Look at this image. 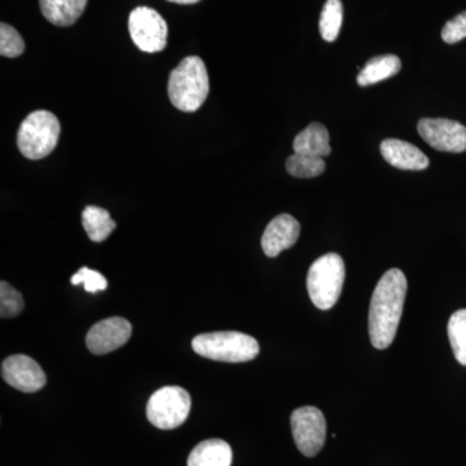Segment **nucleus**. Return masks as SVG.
<instances>
[{
  "label": "nucleus",
  "instance_id": "f257e3e1",
  "mask_svg": "<svg viewBox=\"0 0 466 466\" xmlns=\"http://www.w3.org/2000/svg\"><path fill=\"white\" fill-rule=\"evenodd\" d=\"M407 294V279L398 268H391L380 279L370 308V342L376 349L389 348L397 336L404 300Z\"/></svg>",
  "mask_w": 466,
  "mask_h": 466
},
{
  "label": "nucleus",
  "instance_id": "f03ea898",
  "mask_svg": "<svg viewBox=\"0 0 466 466\" xmlns=\"http://www.w3.org/2000/svg\"><path fill=\"white\" fill-rule=\"evenodd\" d=\"M210 82L204 61L188 56L180 61L168 78V99L175 108L192 113L201 108L208 99Z\"/></svg>",
  "mask_w": 466,
  "mask_h": 466
},
{
  "label": "nucleus",
  "instance_id": "7ed1b4c3",
  "mask_svg": "<svg viewBox=\"0 0 466 466\" xmlns=\"http://www.w3.org/2000/svg\"><path fill=\"white\" fill-rule=\"evenodd\" d=\"M192 348L201 357L226 363H244L259 354L257 339L241 332L200 334L193 339Z\"/></svg>",
  "mask_w": 466,
  "mask_h": 466
},
{
  "label": "nucleus",
  "instance_id": "20e7f679",
  "mask_svg": "<svg viewBox=\"0 0 466 466\" xmlns=\"http://www.w3.org/2000/svg\"><path fill=\"white\" fill-rule=\"evenodd\" d=\"M60 131V122L54 113L35 110L24 119L18 128V150L29 159L47 157L56 148Z\"/></svg>",
  "mask_w": 466,
  "mask_h": 466
},
{
  "label": "nucleus",
  "instance_id": "39448f33",
  "mask_svg": "<svg viewBox=\"0 0 466 466\" xmlns=\"http://www.w3.org/2000/svg\"><path fill=\"white\" fill-rule=\"evenodd\" d=\"M345 275V262L339 254H325L312 263L308 275V290L318 309L325 311L336 305L341 296Z\"/></svg>",
  "mask_w": 466,
  "mask_h": 466
},
{
  "label": "nucleus",
  "instance_id": "423d86ee",
  "mask_svg": "<svg viewBox=\"0 0 466 466\" xmlns=\"http://www.w3.org/2000/svg\"><path fill=\"white\" fill-rule=\"evenodd\" d=\"M188 391L179 386H165L149 398L147 417L149 422L162 431H171L184 424L191 410Z\"/></svg>",
  "mask_w": 466,
  "mask_h": 466
},
{
  "label": "nucleus",
  "instance_id": "0eeeda50",
  "mask_svg": "<svg viewBox=\"0 0 466 466\" xmlns=\"http://www.w3.org/2000/svg\"><path fill=\"white\" fill-rule=\"evenodd\" d=\"M128 32L140 51L155 54L167 47V21L153 8H135L128 17Z\"/></svg>",
  "mask_w": 466,
  "mask_h": 466
},
{
  "label": "nucleus",
  "instance_id": "6e6552de",
  "mask_svg": "<svg viewBox=\"0 0 466 466\" xmlns=\"http://www.w3.org/2000/svg\"><path fill=\"white\" fill-rule=\"evenodd\" d=\"M294 441L303 455L314 458L325 443L327 422L323 412L317 407L306 406L294 410L290 417Z\"/></svg>",
  "mask_w": 466,
  "mask_h": 466
},
{
  "label": "nucleus",
  "instance_id": "1a4fd4ad",
  "mask_svg": "<svg viewBox=\"0 0 466 466\" xmlns=\"http://www.w3.org/2000/svg\"><path fill=\"white\" fill-rule=\"evenodd\" d=\"M420 137L441 152L461 153L466 150V127L446 118H422L417 125Z\"/></svg>",
  "mask_w": 466,
  "mask_h": 466
},
{
  "label": "nucleus",
  "instance_id": "9d476101",
  "mask_svg": "<svg viewBox=\"0 0 466 466\" xmlns=\"http://www.w3.org/2000/svg\"><path fill=\"white\" fill-rule=\"evenodd\" d=\"M2 377L12 388L24 392H35L47 383L45 370L27 355H12L2 364Z\"/></svg>",
  "mask_w": 466,
  "mask_h": 466
},
{
  "label": "nucleus",
  "instance_id": "9b49d317",
  "mask_svg": "<svg viewBox=\"0 0 466 466\" xmlns=\"http://www.w3.org/2000/svg\"><path fill=\"white\" fill-rule=\"evenodd\" d=\"M133 327L124 318L101 320L88 330L86 345L95 355H106L122 348L130 339Z\"/></svg>",
  "mask_w": 466,
  "mask_h": 466
},
{
  "label": "nucleus",
  "instance_id": "f8f14e48",
  "mask_svg": "<svg viewBox=\"0 0 466 466\" xmlns=\"http://www.w3.org/2000/svg\"><path fill=\"white\" fill-rule=\"evenodd\" d=\"M300 225L289 214H280L267 226L262 236V249L267 257L275 258L281 251L290 249L299 241Z\"/></svg>",
  "mask_w": 466,
  "mask_h": 466
},
{
  "label": "nucleus",
  "instance_id": "ddd939ff",
  "mask_svg": "<svg viewBox=\"0 0 466 466\" xmlns=\"http://www.w3.org/2000/svg\"><path fill=\"white\" fill-rule=\"evenodd\" d=\"M381 153L388 164L400 170H425L431 164L417 147L400 139L383 140Z\"/></svg>",
  "mask_w": 466,
  "mask_h": 466
},
{
  "label": "nucleus",
  "instance_id": "4468645a",
  "mask_svg": "<svg viewBox=\"0 0 466 466\" xmlns=\"http://www.w3.org/2000/svg\"><path fill=\"white\" fill-rule=\"evenodd\" d=\"M294 153L325 158L332 153L329 133L324 125L314 122L297 135L293 142Z\"/></svg>",
  "mask_w": 466,
  "mask_h": 466
},
{
  "label": "nucleus",
  "instance_id": "2eb2a0df",
  "mask_svg": "<svg viewBox=\"0 0 466 466\" xmlns=\"http://www.w3.org/2000/svg\"><path fill=\"white\" fill-rule=\"evenodd\" d=\"M187 464L188 466H231V446L222 440L201 441L189 453Z\"/></svg>",
  "mask_w": 466,
  "mask_h": 466
},
{
  "label": "nucleus",
  "instance_id": "dca6fc26",
  "mask_svg": "<svg viewBox=\"0 0 466 466\" xmlns=\"http://www.w3.org/2000/svg\"><path fill=\"white\" fill-rule=\"evenodd\" d=\"M88 0H39L46 20L56 26H70L84 14Z\"/></svg>",
  "mask_w": 466,
  "mask_h": 466
},
{
  "label": "nucleus",
  "instance_id": "f3484780",
  "mask_svg": "<svg viewBox=\"0 0 466 466\" xmlns=\"http://www.w3.org/2000/svg\"><path fill=\"white\" fill-rule=\"evenodd\" d=\"M400 69V58L395 55H382V56L370 58L359 73L358 85L367 87V86L379 84L397 76Z\"/></svg>",
  "mask_w": 466,
  "mask_h": 466
},
{
  "label": "nucleus",
  "instance_id": "a211bd4d",
  "mask_svg": "<svg viewBox=\"0 0 466 466\" xmlns=\"http://www.w3.org/2000/svg\"><path fill=\"white\" fill-rule=\"evenodd\" d=\"M82 225L90 240L94 242L106 240L116 227L109 211L99 207H87L82 211Z\"/></svg>",
  "mask_w": 466,
  "mask_h": 466
},
{
  "label": "nucleus",
  "instance_id": "6ab92c4d",
  "mask_svg": "<svg viewBox=\"0 0 466 466\" xmlns=\"http://www.w3.org/2000/svg\"><path fill=\"white\" fill-rule=\"evenodd\" d=\"M343 5L341 0H327L320 15L319 30L324 41L334 42L341 32Z\"/></svg>",
  "mask_w": 466,
  "mask_h": 466
},
{
  "label": "nucleus",
  "instance_id": "aec40b11",
  "mask_svg": "<svg viewBox=\"0 0 466 466\" xmlns=\"http://www.w3.org/2000/svg\"><path fill=\"white\" fill-rule=\"evenodd\" d=\"M327 164L324 158L314 157V156L300 155L294 153L287 159L288 173L294 177L299 179H309V177H317L325 171Z\"/></svg>",
  "mask_w": 466,
  "mask_h": 466
},
{
  "label": "nucleus",
  "instance_id": "412c9836",
  "mask_svg": "<svg viewBox=\"0 0 466 466\" xmlns=\"http://www.w3.org/2000/svg\"><path fill=\"white\" fill-rule=\"evenodd\" d=\"M449 337L456 360L466 367V309H459L450 318Z\"/></svg>",
  "mask_w": 466,
  "mask_h": 466
},
{
  "label": "nucleus",
  "instance_id": "4be33fe9",
  "mask_svg": "<svg viewBox=\"0 0 466 466\" xmlns=\"http://www.w3.org/2000/svg\"><path fill=\"white\" fill-rule=\"evenodd\" d=\"M23 296L20 291L15 289L5 281L0 283V317L9 319L17 317L24 309Z\"/></svg>",
  "mask_w": 466,
  "mask_h": 466
},
{
  "label": "nucleus",
  "instance_id": "5701e85b",
  "mask_svg": "<svg viewBox=\"0 0 466 466\" xmlns=\"http://www.w3.org/2000/svg\"><path fill=\"white\" fill-rule=\"evenodd\" d=\"M25 51V42L15 27L2 23L0 25V54L2 56L15 58Z\"/></svg>",
  "mask_w": 466,
  "mask_h": 466
},
{
  "label": "nucleus",
  "instance_id": "b1692460",
  "mask_svg": "<svg viewBox=\"0 0 466 466\" xmlns=\"http://www.w3.org/2000/svg\"><path fill=\"white\" fill-rule=\"evenodd\" d=\"M73 285L84 284L85 290L88 293H96V291L106 290L108 288V281L100 272L94 269L82 267L76 275L70 279Z\"/></svg>",
  "mask_w": 466,
  "mask_h": 466
},
{
  "label": "nucleus",
  "instance_id": "393cba45",
  "mask_svg": "<svg viewBox=\"0 0 466 466\" xmlns=\"http://www.w3.org/2000/svg\"><path fill=\"white\" fill-rule=\"evenodd\" d=\"M464 38H466V11L451 18L441 30V39L449 45H455Z\"/></svg>",
  "mask_w": 466,
  "mask_h": 466
},
{
  "label": "nucleus",
  "instance_id": "a878e982",
  "mask_svg": "<svg viewBox=\"0 0 466 466\" xmlns=\"http://www.w3.org/2000/svg\"><path fill=\"white\" fill-rule=\"evenodd\" d=\"M167 2L177 3V5H196V3L200 2V0H167Z\"/></svg>",
  "mask_w": 466,
  "mask_h": 466
}]
</instances>
